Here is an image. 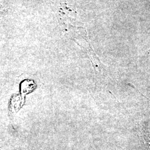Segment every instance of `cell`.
I'll return each instance as SVG.
<instances>
[{"mask_svg":"<svg viewBox=\"0 0 150 150\" xmlns=\"http://www.w3.org/2000/svg\"><path fill=\"white\" fill-rule=\"evenodd\" d=\"M140 132L144 141L147 150H150V131L146 127L142 126L140 127Z\"/></svg>","mask_w":150,"mask_h":150,"instance_id":"cell-1","label":"cell"}]
</instances>
